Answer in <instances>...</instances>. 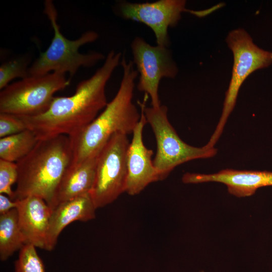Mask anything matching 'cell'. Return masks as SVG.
I'll list each match as a JSON object with an SVG mask.
<instances>
[{
    "label": "cell",
    "mask_w": 272,
    "mask_h": 272,
    "mask_svg": "<svg viewBox=\"0 0 272 272\" xmlns=\"http://www.w3.org/2000/svg\"><path fill=\"white\" fill-rule=\"evenodd\" d=\"M121 60L120 52L110 51L103 64L91 77L80 82L73 95L54 97L48 109L39 115L19 117L39 140L75 135L107 105L106 85Z\"/></svg>",
    "instance_id": "6da1fadb"
},
{
    "label": "cell",
    "mask_w": 272,
    "mask_h": 272,
    "mask_svg": "<svg viewBox=\"0 0 272 272\" xmlns=\"http://www.w3.org/2000/svg\"><path fill=\"white\" fill-rule=\"evenodd\" d=\"M120 64L123 76L113 99L89 124L69 137L73 151L71 165L79 164L97 156L114 133H132L141 119V115L132 101L134 81L138 72L133 62L127 61L124 56Z\"/></svg>",
    "instance_id": "7a4b0ae2"
},
{
    "label": "cell",
    "mask_w": 272,
    "mask_h": 272,
    "mask_svg": "<svg viewBox=\"0 0 272 272\" xmlns=\"http://www.w3.org/2000/svg\"><path fill=\"white\" fill-rule=\"evenodd\" d=\"M72 159L69 137L59 135L39 140L30 153L16 163L18 177L14 200L36 196L50 206Z\"/></svg>",
    "instance_id": "3957f363"
},
{
    "label": "cell",
    "mask_w": 272,
    "mask_h": 272,
    "mask_svg": "<svg viewBox=\"0 0 272 272\" xmlns=\"http://www.w3.org/2000/svg\"><path fill=\"white\" fill-rule=\"evenodd\" d=\"M44 13L49 19L54 34L51 42L39 57L30 65L29 76L45 75L51 72L73 77L82 67H89L105 58L101 53L91 51L87 53L79 52L80 48L95 41L98 34L94 31H88L75 39L70 40L61 33L57 23V12L51 0L44 3Z\"/></svg>",
    "instance_id": "277c9868"
},
{
    "label": "cell",
    "mask_w": 272,
    "mask_h": 272,
    "mask_svg": "<svg viewBox=\"0 0 272 272\" xmlns=\"http://www.w3.org/2000/svg\"><path fill=\"white\" fill-rule=\"evenodd\" d=\"M226 42L233 55L232 76L225 94L221 117L207 145L214 147L221 135L227 119L234 108L242 84L251 73L272 64V52L260 48L244 29L229 32Z\"/></svg>",
    "instance_id": "5b68a950"
},
{
    "label": "cell",
    "mask_w": 272,
    "mask_h": 272,
    "mask_svg": "<svg viewBox=\"0 0 272 272\" xmlns=\"http://www.w3.org/2000/svg\"><path fill=\"white\" fill-rule=\"evenodd\" d=\"M142 111L156 139L157 152L153 164L160 180L166 178L179 165L191 160L211 158L217 154L218 150L215 147L206 145L195 147L182 141L168 120L166 106L143 107Z\"/></svg>",
    "instance_id": "8992f818"
},
{
    "label": "cell",
    "mask_w": 272,
    "mask_h": 272,
    "mask_svg": "<svg viewBox=\"0 0 272 272\" xmlns=\"http://www.w3.org/2000/svg\"><path fill=\"white\" fill-rule=\"evenodd\" d=\"M70 83L65 74L51 72L10 84L1 90L0 113L19 116L39 115L49 107L54 94Z\"/></svg>",
    "instance_id": "52a82bcc"
},
{
    "label": "cell",
    "mask_w": 272,
    "mask_h": 272,
    "mask_svg": "<svg viewBox=\"0 0 272 272\" xmlns=\"http://www.w3.org/2000/svg\"><path fill=\"white\" fill-rule=\"evenodd\" d=\"M129 145L127 134L116 132L98 153L94 183L90 193L96 209L112 202L125 192Z\"/></svg>",
    "instance_id": "ba28073f"
},
{
    "label": "cell",
    "mask_w": 272,
    "mask_h": 272,
    "mask_svg": "<svg viewBox=\"0 0 272 272\" xmlns=\"http://www.w3.org/2000/svg\"><path fill=\"white\" fill-rule=\"evenodd\" d=\"M131 48L133 61L140 74L137 88L150 96L152 107H159L161 105L158 94L161 80L173 79L178 73L171 52L166 47L151 45L140 37L133 39Z\"/></svg>",
    "instance_id": "9c48e42d"
},
{
    "label": "cell",
    "mask_w": 272,
    "mask_h": 272,
    "mask_svg": "<svg viewBox=\"0 0 272 272\" xmlns=\"http://www.w3.org/2000/svg\"><path fill=\"white\" fill-rule=\"evenodd\" d=\"M184 0H159L152 3H120L122 17L126 19L145 24L154 32L158 45L167 47L168 29L175 26L187 11Z\"/></svg>",
    "instance_id": "30bf717a"
},
{
    "label": "cell",
    "mask_w": 272,
    "mask_h": 272,
    "mask_svg": "<svg viewBox=\"0 0 272 272\" xmlns=\"http://www.w3.org/2000/svg\"><path fill=\"white\" fill-rule=\"evenodd\" d=\"M147 123L142 111L141 119L132 132L127 153V177L125 192L140 193L150 183L160 180L152 157L153 152L144 145L143 133Z\"/></svg>",
    "instance_id": "8fae6325"
},
{
    "label": "cell",
    "mask_w": 272,
    "mask_h": 272,
    "mask_svg": "<svg viewBox=\"0 0 272 272\" xmlns=\"http://www.w3.org/2000/svg\"><path fill=\"white\" fill-rule=\"evenodd\" d=\"M182 181L184 183H221L227 186L230 194L243 197L252 195L259 188L272 186V172L226 169L213 174L186 173Z\"/></svg>",
    "instance_id": "7c38bea8"
},
{
    "label": "cell",
    "mask_w": 272,
    "mask_h": 272,
    "mask_svg": "<svg viewBox=\"0 0 272 272\" xmlns=\"http://www.w3.org/2000/svg\"><path fill=\"white\" fill-rule=\"evenodd\" d=\"M16 200L18 224L25 244L45 250L52 209L36 196Z\"/></svg>",
    "instance_id": "4fadbf2b"
},
{
    "label": "cell",
    "mask_w": 272,
    "mask_h": 272,
    "mask_svg": "<svg viewBox=\"0 0 272 272\" xmlns=\"http://www.w3.org/2000/svg\"><path fill=\"white\" fill-rule=\"evenodd\" d=\"M96 208L90 194L62 202L52 210L47 235L45 250L56 245L61 232L75 221L87 222L95 218Z\"/></svg>",
    "instance_id": "5bb4252c"
},
{
    "label": "cell",
    "mask_w": 272,
    "mask_h": 272,
    "mask_svg": "<svg viewBox=\"0 0 272 272\" xmlns=\"http://www.w3.org/2000/svg\"><path fill=\"white\" fill-rule=\"evenodd\" d=\"M97 155L79 164L70 165L62 177L49 206L52 210L62 202L90 194L95 178Z\"/></svg>",
    "instance_id": "9a60e30c"
},
{
    "label": "cell",
    "mask_w": 272,
    "mask_h": 272,
    "mask_svg": "<svg viewBox=\"0 0 272 272\" xmlns=\"http://www.w3.org/2000/svg\"><path fill=\"white\" fill-rule=\"evenodd\" d=\"M25 245L18 224L17 209L0 215L1 260H7Z\"/></svg>",
    "instance_id": "2e32d148"
},
{
    "label": "cell",
    "mask_w": 272,
    "mask_h": 272,
    "mask_svg": "<svg viewBox=\"0 0 272 272\" xmlns=\"http://www.w3.org/2000/svg\"><path fill=\"white\" fill-rule=\"evenodd\" d=\"M39 139L29 129L0 139V159L17 163L34 149Z\"/></svg>",
    "instance_id": "e0dca14e"
},
{
    "label": "cell",
    "mask_w": 272,
    "mask_h": 272,
    "mask_svg": "<svg viewBox=\"0 0 272 272\" xmlns=\"http://www.w3.org/2000/svg\"><path fill=\"white\" fill-rule=\"evenodd\" d=\"M30 57L22 56L3 63L0 66V89L6 87L16 78L22 79L29 76Z\"/></svg>",
    "instance_id": "ac0fdd59"
},
{
    "label": "cell",
    "mask_w": 272,
    "mask_h": 272,
    "mask_svg": "<svg viewBox=\"0 0 272 272\" xmlns=\"http://www.w3.org/2000/svg\"><path fill=\"white\" fill-rule=\"evenodd\" d=\"M14 272H45L35 247L26 244L21 248L14 263Z\"/></svg>",
    "instance_id": "d6986e66"
},
{
    "label": "cell",
    "mask_w": 272,
    "mask_h": 272,
    "mask_svg": "<svg viewBox=\"0 0 272 272\" xmlns=\"http://www.w3.org/2000/svg\"><path fill=\"white\" fill-rule=\"evenodd\" d=\"M18 177L16 163L0 159V193L14 200L15 191L12 186L17 182Z\"/></svg>",
    "instance_id": "ffe728a7"
},
{
    "label": "cell",
    "mask_w": 272,
    "mask_h": 272,
    "mask_svg": "<svg viewBox=\"0 0 272 272\" xmlns=\"http://www.w3.org/2000/svg\"><path fill=\"white\" fill-rule=\"evenodd\" d=\"M27 128L24 121L18 116L0 113V138L19 133Z\"/></svg>",
    "instance_id": "44dd1931"
},
{
    "label": "cell",
    "mask_w": 272,
    "mask_h": 272,
    "mask_svg": "<svg viewBox=\"0 0 272 272\" xmlns=\"http://www.w3.org/2000/svg\"><path fill=\"white\" fill-rule=\"evenodd\" d=\"M17 206L16 200H12L5 194H0V215L16 209Z\"/></svg>",
    "instance_id": "7402d4cb"
},
{
    "label": "cell",
    "mask_w": 272,
    "mask_h": 272,
    "mask_svg": "<svg viewBox=\"0 0 272 272\" xmlns=\"http://www.w3.org/2000/svg\"><path fill=\"white\" fill-rule=\"evenodd\" d=\"M199 272H203V271H199Z\"/></svg>",
    "instance_id": "603a6c76"
}]
</instances>
